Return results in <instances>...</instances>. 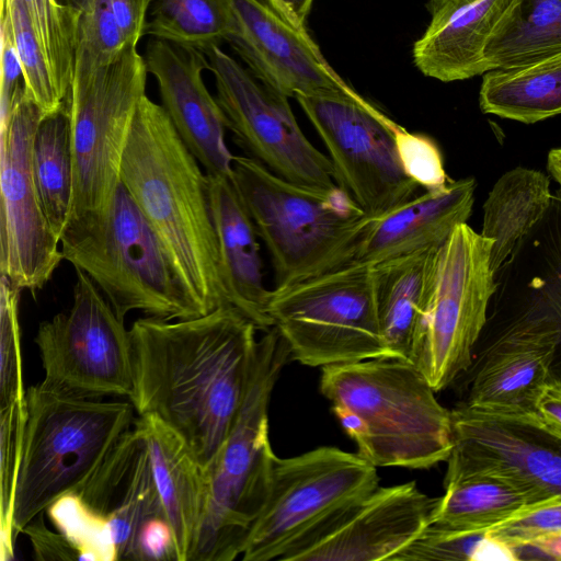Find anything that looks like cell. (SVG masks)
I'll use <instances>...</instances> for the list:
<instances>
[{
	"instance_id": "6da1fadb",
	"label": "cell",
	"mask_w": 561,
	"mask_h": 561,
	"mask_svg": "<svg viewBox=\"0 0 561 561\" xmlns=\"http://www.w3.org/2000/svg\"><path fill=\"white\" fill-rule=\"evenodd\" d=\"M255 324L231 306L181 320L137 319L130 330L138 416L175 432L207 470L243 405L255 363Z\"/></svg>"
},
{
	"instance_id": "7a4b0ae2",
	"label": "cell",
	"mask_w": 561,
	"mask_h": 561,
	"mask_svg": "<svg viewBox=\"0 0 561 561\" xmlns=\"http://www.w3.org/2000/svg\"><path fill=\"white\" fill-rule=\"evenodd\" d=\"M121 182L161 240L202 313L228 305L207 174L162 105L147 95L128 134Z\"/></svg>"
},
{
	"instance_id": "3957f363",
	"label": "cell",
	"mask_w": 561,
	"mask_h": 561,
	"mask_svg": "<svg viewBox=\"0 0 561 561\" xmlns=\"http://www.w3.org/2000/svg\"><path fill=\"white\" fill-rule=\"evenodd\" d=\"M320 391L357 454L375 467L428 469L447 461L451 413L412 362L383 356L325 366Z\"/></svg>"
},
{
	"instance_id": "277c9868",
	"label": "cell",
	"mask_w": 561,
	"mask_h": 561,
	"mask_svg": "<svg viewBox=\"0 0 561 561\" xmlns=\"http://www.w3.org/2000/svg\"><path fill=\"white\" fill-rule=\"evenodd\" d=\"M231 180L270 252L275 287L350 264L373 219L339 185H299L252 157L233 156Z\"/></svg>"
},
{
	"instance_id": "5b68a950",
	"label": "cell",
	"mask_w": 561,
	"mask_h": 561,
	"mask_svg": "<svg viewBox=\"0 0 561 561\" xmlns=\"http://www.w3.org/2000/svg\"><path fill=\"white\" fill-rule=\"evenodd\" d=\"M289 358V347L274 327L257 341L243 405L206 470V511L188 561H232L243 553L270 490L276 455L270 442L268 405Z\"/></svg>"
},
{
	"instance_id": "8992f818",
	"label": "cell",
	"mask_w": 561,
	"mask_h": 561,
	"mask_svg": "<svg viewBox=\"0 0 561 561\" xmlns=\"http://www.w3.org/2000/svg\"><path fill=\"white\" fill-rule=\"evenodd\" d=\"M27 420L13 511L15 536L61 496L77 492L135 422L130 401L26 389Z\"/></svg>"
},
{
	"instance_id": "52a82bcc",
	"label": "cell",
	"mask_w": 561,
	"mask_h": 561,
	"mask_svg": "<svg viewBox=\"0 0 561 561\" xmlns=\"http://www.w3.org/2000/svg\"><path fill=\"white\" fill-rule=\"evenodd\" d=\"M148 73L145 57L134 45L105 66L75 60L67 99L73 193L62 234L91 230L108 217L121 184L128 134L138 105L147 95Z\"/></svg>"
},
{
	"instance_id": "ba28073f",
	"label": "cell",
	"mask_w": 561,
	"mask_h": 561,
	"mask_svg": "<svg viewBox=\"0 0 561 561\" xmlns=\"http://www.w3.org/2000/svg\"><path fill=\"white\" fill-rule=\"evenodd\" d=\"M60 247L64 260L93 280L124 321L130 311L168 321L203 314L122 182L106 220L64 234Z\"/></svg>"
},
{
	"instance_id": "9c48e42d",
	"label": "cell",
	"mask_w": 561,
	"mask_h": 561,
	"mask_svg": "<svg viewBox=\"0 0 561 561\" xmlns=\"http://www.w3.org/2000/svg\"><path fill=\"white\" fill-rule=\"evenodd\" d=\"M268 316L301 365L325 367L390 356L373 266L347 264L271 290Z\"/></svg>"
},
{
	"instance_id": "30bf717a",
	"label": "cell",
	"mask_w": 561,
	"mask_h": 561,
	"mask_svg": "<svg viewBox=\"0 0 561 561\" xmlns=\"http://www.w3.org/2000/svg\"><path fill=\"white\" fill-rule=\"evenodd\" d=\"M295 98L329 152L337 185L367 216L377 218L420 194L398 154V124L354 89Z\"/></svg>"
},
{
	"instance_id": "8fae6325",
	"label": "cell",
	"mask_w": 561,
	"mask_h": 561,
	"mask_svg": "<svg viewBox=\"0 0 561 561\" xmlns=\"http://www.w3.org/2000/svg\"><path fill=\"white\" fill-rule=\"evenodd\" d=\"M72 306L41 322L38 348L43 387L83 399L130 398L133 354L129 330L82 271L76 270Z\"/></svg>"
},
{
	"instance_id": "7c38bea8",
	"label": "cell",
	"mask_w": 561,
	"mask_h": 561,
	"mask_svg": "<svg viewBox=\"0 0 561 561\" xmlns=\"http://www.w3.org/2000/svg\"><path fill=\"white\" fill-rule=\"evenodd\" d=\"M492 241L466 224L439 247L434 287L414 360L437 392L473 362V348L486 323L496 285Z\"/></svg>"
},
{
	"instance_id": "4fadbf2b",
	"label": "cell",
	"mask_w": 561,
	"mask_h": 561,
	"mask_svg": "<svg viewBox=\"0 0 561 561\" xmlns=\"http://www.w3.org/2000/svg\"><path fill=\"white\" fill-rule=\"evenodd\" d=\"M376 468L357 453L333 446L288 458L275 456L268 494L242 560H279L325 517L375 490Z\"/></svg>"
},
{
	"instance_id": "5bb4252c",
	"label": "cell",
	"mask_w": 561,
	"mask_h": 561,
	"mask_svg": "<svg viewBox=\"0 0 561 561\" xmlns=\"http://www.w3.org/2000/svg\"><path fill=\"white\" fill-rule=\"evenodd\" d=\"M42 117L22 84L10 113L0 121V272L33 296L64 260L33 172V139Z\"/></svg>"
},
{
	"instance_id": "9a60e30c",
	"label": "cell",
	"mask_w": 561,
	"mask_h": 561,
	"mask_svg": "<svg viewBox=\"0 0 561 561\" xmlns=\"http://www.w3.org/2000/svg\"><path fill=\"white\" fill-rule=\"evenodd\" d=\"M206 56L216 99L240 146L285 180L318 190L335 188L329 157L307 139L288 98L260 82L220 46L213 47Z\"/></svg>"
},
{
	"instance_id": "2e32d148",
	"label": "cell",
	"mask_w": 561,
	"mask_h": 561,
	"mask_svg": "<svg viewBox=\"0 0 561 561\" xmlns=\"http://www.w3.org/2000/svg\"><path fill=\"white\" fill-rule=\"evenodd\" d=\"M444 482L482 472L512 480L539 502L561 499V437L536 412H490L459 404Z\"/></svg>"
},
{
	"instance_id": "e0dca14e",
	"label": "cell",
	"mask_w": 561,
	"mask_h": 561,
	"mask_svg": "<svg viewBox=\"0 0 561 561\" xmlns=\"http://www.w3.org/2000/svg\"><path fill=\"white\" fill-rule=\"evenodd\" d=\"M437 499L414 481L378 485L325 517L279 561H392L431 524Z\"/></svg>"
},
{
	"instance_id": "ac0fdd59",
	"label": "cell",
	"mask_w": 561,
	"mask_h": 561,
	"mask_svg": "<svg viewBox=\"0 0 561 561\" xmlns=\"http://www.w3.org/2000/svg\"><path fill=\"white\" fill-rule=\"evenodd\" d=\"M226 41L260 82L286 98L352 89L324 59L306 26L268 0H232Z\"/></svg>"
},
{
	"instance_id": "d6986e66",
	"label": "cell",
	"mask_w": 561,
	"mask_h": 561,
	"mask_svg": "<svg viewBox=\"0 0 561 561\" xmlns=\"http://www.w3.org/2000/svg\"><path fill=\"white\" fill-rule=\"evenodd\" d=\"M559 330L534 299L481 353L463 404L490 412H535L552 378Z\"/></svg>"
},
{
	"instance_id": "ffe728a7",
	"label": "cell",
	"mask_w": 561,
	"mask_h": 561,
	"mask_svg": "<svg viewBox=\"0 0 561 561\" xmlns=\"http://www.w3.org/2000/svg\"><path fill=\"white\" fill-rule=\"evenodd\" d=\"M75 493L110 527L117 560L135 561L140 542L171 527L156 485L146 437L135 423Z\"/></svg>"
},
{
	"instance_id": "44dd1931",
	"label": "cell",
	"mask_w": 561,
	"mask_h": 561,
	"mask_svg": "<svg viewBox=\"0 0 561 561\" xmlns=\"http://www.w3.org/2000/svg\"><path fill=\"white\" fill-rule=\"evenodd\" d=\"M144 57L162 107L205 173L231 178L233 156L225 141L228 121L203 78L208 70L206 54L153 38Z\"/></svg>"
},
{
	"instance_id": "7402d4cb",
	"label": "cell",
	"mask_w": 561,
	"mask_h": 561,
	"mask_svg": "<svg viewBox=\"0 0 561 561\" xmlns=\"http://www.w3.org/2000/svg\"><path fill=\"white\" fill-rule=\"evenodd\" d=\"M473 178L425 190L397 208L373 218L350 264L374 266L419 250L442 245L466 224L474 203Z\"/></svg>"
},
{
	"instance_id": "603a6c76",
	"label": "cell",
	"mask_w": 561,
	"mask_h": 561,
	"mask_svg": "<svg viewBox=\"0 0 561 561\" xmlns=\"http://www.w3.org/2000/svg\"><path fill=\"white\" fill-rule=\"evenodd\" d=\"M515 0H428L424 34L412 49L416 68L443 82L490 71L484 49Z\"/></svg>"
},
{
	"instance_id": "cb8c5ba5",
	"label": "cell",
	"mask_w": 561,
	"mask_h": 561,
	"mask_svg": "<svg viewBox=\"0 0 561 561\" xmlns=\"http://www.w3.org/2000/svg\"><path fill=\"white\" fill-rule=\"evenodd\" d=\"M207 179L227 304L266 332L273 327L267 311L271 289L263 283L255 226L231 178Z\"/></svg>"
},
{
	"instance_id": "d4e9b609",
	"label": "cell",
	"mask_w": 561,
	"mask_h": 561,
	"mask_svg": "<svg viewBox=\"0 0 561 561\" xmlns=\"http://www.w3.org/2000/svg\"><path fill=\"white\" fill-rule=\"evenodd\" d=\"M144 433L156 485L171 524L179 561H188L207 504V474L183 439L154 416L134 422Z\"/></svg>"
},
{
	"instance_id": "484cf974",
	"label": "cell",
	"mask_w": 561,
	"mask_h": 561,
	"mask_svg": "<svg viewBox=\"0 0 561 561\" xmlns=\"http://www.w3.org/2000/svg\"><path fill=\"white\" fill-rule=\"evenodd\" d=\"M439 247L373 266L379 322L392 357L414 364L434 287Z\"/></svg>"
},
{
	"instance_id": "4316f807",
	"label": "cell",
	"mask_w": 561,
	"mask_h": 561,
	"mask_svg": "<svg viewBox=\"0 0 561 561\" xmlns=\"http://www.w3.org/2000/svg\"><path fill=\"white\" fill-rule=\"evenodd\" d=\"M551 198L550 181L538 170L517 167L495 182L483 205L480 232L493 243L491 267L495 275L542 220Z\"/></svg>"
},
{
	"instance_id": "83f0119b",
	"label": "cell",
	"mask_w": 561,
	"mask_h": 561,
	"mask_svg": "<svg viewBox=\"0 0 561 561\" xmlns=\"http://www.w3.org/2000/svg\"><path fill=\"white\" fill-rule=\"evenodd\" d=\"M432 524L463 533H485L539 502L510 479L476 472L444 482Z\"/></svg>"
},
{
	"instance_id": "f1b7e54d",
	"label": "cell",
	"mask_w": 561,
	"mask_h": 561,
	"mask_svg": "<svg viewBox=\"0 0 561 561\" xmlns=\"http://www.w3.org/2000/svg\"><path fill=\"white\" fill-rule=\"evenodd\" d=\"M485 114L534 124L561 114V54L484 73L479 93Z\"/></svg>"
},
{
	"instance_id": "f546056e",
	"label": "cell",
	"mask_w": 561,
	"mask_h": 561,
	"mask_svg": "<svg viewBox=\"0 0 561 561\" xmlns=\"http://www.w3.org/2000/svg\"><path fill=\"white\" fill-rule=\"evenodd\" d=\"M561 54V0H515L484 49L490 70Z\"/></svg>"
},
{
	"instance_id": "4dcf8cb0",
	"label": "cell",
	"mask_w": 561,
	"mask_h": 561,
	"mask_svg": "<svg viewBox=\"0 0 561 561\" xmlns=\"http://www.w3.org/2000/svg\"><path fill=\"white\" fill-rule=\"evenodd\" d=\"M32 164L44 213L60 240L70 217L73 193V158L67 107L42 117L33 139Z\"/></svg>"
},
{
	"instance_id": "1f68e13d",
	"label": "cell",
	"mask_w": 561,
	"mask_h": 561,
	"mask_svg": "<svg viewBox=\"0 0 561 561\" xmlns=\"http://www.w3.org/2000/svg\"><path fill=\"white\" fill-rule=\"evenodd\" d=\"M232 0H154L145 35L204 54L227 39Z\"/></svg>"
},
{
	"instance_id": "d6a6232c",
	"label": "cell",
	"mask_w": 561,
	"mask_h": 561,
	"mask_svg": "<svg viewBox=\"0 0 561 561\" xmlns=\"http://www.w3.org/2000/svg\"><path fill=\"white\" fill-rule=\"evenodd\" d=\"M58 99L67 106L73 77L78 14L58 0H22Z\"/></svg>"
},
{
	"instance_id": "836d02e7",
	"label": "cell",
	"mask_w": 561,
	"mask_h": 561,
	"mask_svg": "<svg viewBox=\"0 0 561 561\" xmlns=\"http://www.w3.org/2000/svg\"><path fill=\"white\" fill-rule=\"evenodd\" d=\"M27 420L26 399L0 408V554L14 558L13 511Z\"/></svg>"
},
{
	"instance_id": "e575fe53",
	"label": "cell",
	"mask_w": 561,
	"mask_h": 561,
	"mask_svg": "<svg viewBox=\"0 0 561 561\" xmlns=\"http://www.w3.org/2000/svg\"><path fill=\"white\" fill-rule=\"evenodd\" d=\"M12 34L23 71V88L41 110L43 117L67 106L58 99L45 58L34 34L26 8L22 0H5L0 16Z\"/></svg>"
},
{
	"instance_id": "d590c367",
	"label": "cell",
	"mask_w": 561,
	"mask_h": 561,
	"mask_svg": "<svg viewBox=\"0 0 561 561\" xmlns=\"http://www.w3.org/2000/svg\"><path fill=\"white\" fill-rule=\"evenodd\" d=\"M46 514L78 554V560H117L116 548L107 524L77 493L55 501Z\"/></svg>"
},
{
	"instance_id": "8d00e7d4",
	"label": "cell",
	"mask_w": 561,
	"mask_h": 561,
	"mask_svg": "<svg viewBox=\"0 0 561 561\" xmlns=\"http://www.w3.org/2000/svg\"><path fill=\"white\" fill-rule=\"evenodd\" d=\"M72 5L78 14L75 60L105 66L131 46L106 0H75Z\"/></svg>"
},
{
	"instance_id": "74e56055",
	"label": "cell",
	"mask_w": 561,
	"mask_h": 561,
	"mask_svg": "<svg viewBox=\"0 0 561 561\" xmlns=\"http://www.w3.org/2000/svg\"><path fill=\"white\" fill-rule=\"evenodd\" d=\"M496 542L485 533H463L430 524L392 561L495 560Z\"/></svg>"
},
{
	"instance_id": "f35d334b",
	"label": "cell",
	"mask_w": 561,
	"mask_h": 561,
	"mask_svg": "<svg viewBox=\"0 0 561 561\" xmlns=\"http://www.w3.org/2000/svg\"><path fill=\"white\" fill-rule=\"evenodd\" d=\"M21 291L0 277V408L26 399L23 383L19 305Z\"/></svg>"
},
{
	"instance_id": "ab89813d",
	"label": "cell",
	"mask_w": 561,
	"mask_h": 561,
	"mask_svg": "<svg viewBox=\"0 0 561 561\" xmlns=\"http://www.w3.org/2000/svg\"><path fill=\"white\" fill-rule=\"evenodd\" d=\"M394 137L405 173L421 187L436 190L450 182L445 171L443 154L432 138L408 131L400 125L394 130Z\"/></svg>"
},
{
	"instance_id": "60d3db41",
	"label": "cell",
	"mask_w": 561,
	"mask_h": 561,
	"mask_svg": "<svg viewBox=\"0 0 561 561\" xmlns=\"http://www.w3.org/2000/svg\"><path fill=\"white\" fill-rule=\"evenodd\" d=\"M558 530H561V499L530 505L486 534L519 553L535 538Z\"/></svg>"
},
{
	"instance_id": "b9f144b4",
	"label": "cell",
	"mask_w": 561,
	"mask_h": 561,
	"mask_svg": "<svg viewBox=\"0 0 561 561\" xmlns=\"http://www.w3.org/2000/svg\"><path fill=\"white\" fill-rule=\"evenodd\" d=\"M1 24V66H0V121L10 113L16 92L23 84L22 65L12 34L4 21Z\"/></svg>"
},
{
	"instance_id": "7bdbcfd3",
	"label": "cell",
	"mask_w": 561,
	"mask_h": 561,
	"mask_svg": "<svg viewBox=\"0 0 561 561\" xmlns=\"http://www.w3.org/2000/svg\"><path fill=\"white\" fill-rule=\"evenodd\" d=\"M22 533L27 535L36 560H78L76 550L67 539L46 527L43 513L31 520Z\"/></svg>"
},
{
	"instance_id": "ee69618b",
	"label": "cell",
	"mask_w": 561,
	"mask_h": 561,
	"mask_svg": "<svg viewBox=\"0 0 561 561\" xmlns=\"http://www.w3.org/2000/svg\"><path fill=\"white\" fill-rule=\"evenodd\" d=\"M129 45L145 35L149 7L154 0H106Z\"/></svg>"
},
{
	"instance_id": "f6af8a7d",
	"label": "cell",
	"mask_w": 561,
	"mask_h": 561,
	"mask_svg": "<svg viewBox=\"0 0 561 561\" xmlns=\"http://www.w3.org/2000/svg\"><path fill=\"white\" fill-rule=\"evenodd\" d=\"M542 285L533 299L551 316L558 327L559 341L552 363V378L561 380V266Z\"/></svg>"
},
{
	"instance_id": "bcb514c9",
	"label": "cell",
	"mask_w": 561,
	"mask_h": 561,
	"mask_svg": "<svg viewBox=\"0 0 561 561\" xmlns=\"http://www.w3.org/2000/svg\"><path fill=\"white\" fill-rule=\"evenodd\" d=\"M535 412L548 428L561 437V380L551 378L546 383Z\"/></svg>"
},
{
	"instance_id": "7dc6e473",
	"label": "cell",
	"mask_w": 561,
	"mask_h": 561,
	"mask_svg": "<svg viewBox=\"0 0 561 561\" xmlns=\"http://www.w3.org/2000/svg\"><path fill=\"white\" fill-rule=\"evenodd\" d=\"M524 548L536 551L543 558L561 560V530L541 535Z\"/></svg>"
},
{
	"instance_id": "c3c4849f",
	"label": "cell",
	"mask_w": 561,
	"mask_h": 561,
	"mask_svg": "<svg viewBox=\"0 0 561 561\" xmlns=\"http://www.w3.org/2000/svg\"><path fill=\"white\" fill-rule=\"evenodd\" d=\"M296 23L304 25L313 0H268Z\"/></svg>"
},
{
	"instance_id": "681fc988",
	"label": "cell",
	"mask_w": 561,
	"mask_h": 561,
	"mask_svg": "<svg viewBox=\"0 0 561 561\" xmlns=\"http://www.w3.org/2000/svg\"><path fill=\"white\" fill-rule=\"evenodd\" d=\"M547 169L561 188V147L553 148L549 151L547 158Z\"/></svg>"
}]
</instances>
